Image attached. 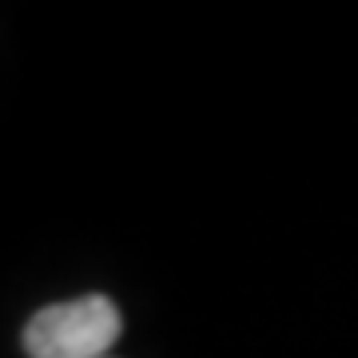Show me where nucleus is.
<instances>
[{
	"label": "nucleus",
	"instance_id": "f257e3e1",
	"mask_svg": "<svg viewBox=\"0 0 358 358\" xmlns=\"http://www.w3.org/2000/svg\"><path fill=\"white\" fill-rule=\"evenodd\" d=\"M120 307L108 294H80L36 310L24 327L28 358H108L120 338Z\"/></svg>",
	"mask_w": 358,
	"mask_h": 358
}]
</instances>
